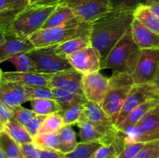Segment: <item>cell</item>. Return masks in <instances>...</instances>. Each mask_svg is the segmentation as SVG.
<instances>
[{"label":"cell","instance_id":"53","mask_svg":"<svg viewBox=\"0 0 159 158\" xmlns=\"http://www.w3.org/2000/svg\"><path fill=\"white\" fill-rule=\"evenodd\" d=\"M60 158H66V157H65V155H64V156H62L61 157H60Z\"/></svg>","mask_w":159,"mask_h":158},{"label":"cell","instance_id":"35","mask_svg":"<svg viewBox=\"0 0 159 158\" xmlns=\"http://www.w3.org/2000/svg\"><path fill=\"white\" fill-rule=\"evenodd\" d=\"M111 10L134 11L141 5L145 4L146 0H107Z\"/></svg>","mask_w":159,"mask_h":158},{"label":"cell","instance_id":"20","mask_svg":"<svg viewBox=\"0 0 159 158\" xmlns=\"http://www.w3.org/2000/svg\"><path fill=\"white\" fill-rule=\"evenodd\" d=\"M134 17L152 32L159 34V18L147 5H141L134 11Z\"/></svg>","mask_w":159,"mask_h":158},{"label":"cell","instance_id":"15","mask_svg":"<svg viewBox=\"0 0 159 158\" xmlns=\"http://www.w3.org/2000/svg\"><path fill=\"white\" fill-rule=\"evenodd\" d=\"M6 41L0 45V64L16 54L28 53L34 49L28 38H20L9 30L4 33Z\"/></svg>","mask_w":159,"mask_h":158},{"label":"cell","instance_id":"21","mask_svg":"<svg viewBox=\"0 0 159 158\" xmlns=\"http://www.w3.org/2000/svg\"><path fill=\"white\" fill-rule=\"evenodd\" d=\"M54 99L59 104L61 111L76 105V104H85L87 102L85 96L75 92L61 89V88H51Z\"/></svg>","mask_w":159,"mask_h":158},{"label":"cell","instance_id":"36","mask_svg":"<svg viewBox=\"0 0 159 158\" xmlns=\"http://www.w3.org/2000/svg\"><path fill=\"white\" fill-rule=\"evenodd\" d=\"M11 108H12L15 119L23 127L26 126L29 122L32 120L33 118L37 115L33 110L28 109L21 105L11 107Z\"/></svg>","mask_w":159,"mask_h":158},{"label":"cell","instance_id":"10","mask_svg":"<svg viewBox=\"0 0 159 158\" xmlns=\"http://www.w3.org/2000/svg\"><path fill=\"white\" fill-rule=\"evenodd\" d=\"M61 2L69 7L76 17L88 23H93L111 10L107 0H62Z\"/></svg>","mask_w":159,"mask_h":158},{"label":"cell","instance_id":"12","mask_svg":"<svg viewBox=\"0 0 159 158\" xmlns=\"http://www.w3.org/2000/svg\"><path fill=\"white\" fill-rule=\"evenodd\" d=\"M65 57L71 67L82 74L97 72L101 70L99 54L92 46L68 54Z\"/></svg>","mask_w":159,"mask_h":158},{"label":"cell","instance_id":"31","mask_svg":"<svg viewBox=\"0 0 159 158\" xmlns=\"http://www.w3.org/2000/svg\"><path fill=\"white\" fill-rule=\"evenodd\" d=\"M6 61H9L12 64L16 71H20V72H34L36 71L34 64L33 63L32 60L26 54V53L16 54L8 59Z\"/></svg>","mask_w":159,"mask_h":158},{"label":"cell","instance_id":"3","mask_svg":"<svg viewBox=\"0 0 159 158\" xmlns=\"http://www.w3.org/2000/svg\"><path fill=\"white\" fill-rule=\"evenodd\" d=\"M141 50L134 40L130 28L110 51L102 69H110L113 72L127 73L131 75L138 64Z\"/></svg>","mask_w":159,"mask_h":158},{"label":"cell","instance_id":"50","mask_svg":"<svg viewBox=\"0 0 159 158\" xmlns=\"http://www.w3.org/2000/svg\"><path fill=\"white\" fill-rule=\"evenodd\" d=\"M2 131H4V124H3L2 122V121L0 120V133Z\"/></svg>","mask_w":159,"mask_h":158},{"label":"cell","instance_id":"46","mask_svg":"<svg viewBox=\"0 0 159 158\" xmlns=\"http://www.w3.org/2000/svg\"><path fill=\"white\" fill-rule=\"evenodd\" d=\"M148 6L150 7V9H152V12H153L159 18V2L153 3V4H151L150 6Z\"/></svg>","mask_w":159,"mask_h":158},{"label":"cell","instance_id":"43","mask_svg":"<svg viewBox=\"0 0 159 158\" xmlns=\"http://www.w3.org/2000/svg\"><path fill=\"white\" fill-rule=\"evenodd\" d=\"M24 158H38V148L33 143L20 145Z\"/></svg>","mask_w":159,"mask_h":158},{"label":"cell","instance_id":"16","mask_svg":"<svg viewBox=\"0 0 159 158\" xmlns=\"http://www.w3.org/2000/svg\"><path fill=\"white\" fill-rule=\"evenodd\" d=\"M51 74H41L38 72H20L9 71L2 72V81H13L23 86H44L48 87Z\"/></svg>","mask_w":159,"mask_h":158},{"label":"cell","instance_id":"2","mask_svg":"<svg viewBox=\"0 0 159 158\" xmlns=\"http://www.w3.org/2000/svg\"><path fill=\"white\" fill-rule=\"evenodd\" d=\"M91 23L75 17L60 26L39 29L28 39L34 48L58 45L81 36L89 35Z\"/></svg>","mask_w":159,"mask_h":158},{"label":"cell","instance_id":"32","mask_svg":"<svg viewBox=\"0 0 159 158\" xmlns=\"http://www.w3.org/2000/svg\"><path fill=\"white\" fill-rule=\"evenodd\" d=\"M65 125L61 116L58 113L48 115L43 120L37 134L49 133H57Z\"/></svg>","mask_w":159,"mask_h":158},{"label":"cell","instance_id":"49","mask_svg":"<svg viewBox=\"0 0 159 158\" xmlns=\"http://www.w3.org/2000/svg\"><path fill=\"white\" fill-rule=\"evenodd\" d=\"M5 41H6V38H5L4 33H0V45L2 44Z\"/></svg>","mask_w":159,"mask_h":158},{"label":"cell","instance_id":"6","mask_svg":"<svg viewBox=\"0 0 159 158\" xmlns=\"http://www.w3.org/2000/svg\"><path fill=\"white\" fill-rule=\"evenodd\" d=\"M123 133L125 144L159 139V103L149 110L138 123Z\"/></svg>","mask_w":159,"mask_h":158},{"label":"cell","instance_id":"8","mask_svg":"<svg viewBox=\"0 0 159 158\" xmlns=\"http://www.w3.org/2000/svg\"><path fill=\"white\" fill-rule=\"evenodd\" d=\"M81 120H86L93 123L103 136L102 146L109 145L114 142L119 135L120 130L113 124L102 107L95 102L87 101L84 104V110Z\"/></svg>","mask_w":159,"mask_h":158},{"label":"cell","instance_id":"4","mask_svg":"<svg viewBox=\"0 0 159 158\" xmlns=\"http://www.w3.org/2000/svg\"><path fill=\"white\" fill-rule=\"evenodd\" d=\"M134 84L130 74L127 73L113 72L109 78L108 88L101 107L114 125L121 107Z\"/></svg>","mask_w":159,"mask_h":158},{"label":"cell","instance_id":"9","mask_svg":"<svg viewBox=\"0 0 159 158\" xmlns=\"http://www.w3.org/2000/svg\"><path fill=\"white\" fill-rule=\"evenodd\" d=\"M151 99H159V89L155 84L152 82L146 84H134L124 105L121 107L115 122L116 127L124 120L132 110Z\"/></svg>","mask_w":159,"mask_h":158},{"label":"cell","instance_id":"24","mask_svg":"<svg viewBox=\"0 0 159 158\" xmlns=\"http://www.w3.org/2000/svg\"><path fill=\"white\" fill-rule=\"evenodd\" d=\"M60 139L59 151L64 155L72 151L78 144L76 135L71 125H64L57 132Z\"/></svg>","mask_w":159,"mask_h":158},{"label":"cell","instance_id":"26","mask_svg":"<svg viewBox=\"0 0 159 158\" xmlns=\"http://www.w3.org/2000/svg\"><path fill=\"white\" fill-rule=\"evenodd\" d=\"M77 125L79 128L80 142H99L102 145L103 136L93 123L86 120H81L77 122Z\"/></svg>","mask_w":159,"mask_h":158},{"label":"cell","instance_id":"45","mask_svg":"<svg viewBox=\"0 0 159 158\" xmlns=\"http://www.w3.org/2000/svg\"><path fill=\"white\" fill-rule=\"evenodd\" d=\"M62 0H29V5L35 6H57Z\"/></svg>","mask_w":159,"mask_h":158},{"label":"cell","instance_id":"41","mask_svg":"<svg viewBox=\"0 0 159 158\" xmlns=\"http://www.w3.org/2000/svg\"><path fill=\"white\" fill-rule=\"evenodd\" d=\"M46 116H42V115H36L33 118L32 120L29 122V124L26 126H25V129L29 133V134L32 136V138H34L38 133L39 129H40Z\"/></svg>","mask_w":159,"mask_h":158},{"label":"cell","instance_id":"33","mask_svg":"<svg viewBox=\"0 0 159 158\" xmlns=\"http://www.w3.org/2000/svg\"><path fill=\"white\" fill-rule=\"evenodd\" d=\"M84 110V104H76L69 108H66L64 111L59 112L58 114L61 115L63 122L65 125H71L77 124L82 116Z\"/></svg>","mask_w":159,"mask_h":158},{"label":"cell","instance_id":"48","mask_svg":"<svg viewBox=\"0 0 159 158\" xmlns=\"http://www.w3.org/2000/svg\"><path fill=\"white\" fill-rule=\"evenodd\" d=\"M156 2H159V0H146L145 4L144 5L150 6L151 4H153V3H156Z\"/></svg>","mask_w":159,"mask_h":158},{"label":"cell","instance_id":"25","mask_svg":"<svg viewBox=\"0 0 159 158\" xmlns=\"http://www.w3.org/2000/svg\"><path fill=\"white\" fill-rule=\"evenodd\" d=\"M4 131L20 145L33 143L32 136L26 131L25 127L18 123L16 119L5 124Z\"/></svg>","mask_w":159,"mask_h":158},{"label":"cell","instance_id":"47","mask_svg":"<svg viewBox=\"0 0 159 158\" xmlns=\"http://www.w3.org/2000/svg\"><path fill=\"white\" fill-rule=\"evenodd\" d=\"M152 83L155 84V85H156L157 88L159 89V62H158V67H157V70H156V72H155V77H154L153 81H152Z\"/></svg>","mask_w":159,"mask_h":158},{"label":"cell","instance_id":"52","mask_svg":"<svg viewBox=\"0 0 159 158\" xmlns=\"http://www.w3.org/2000/svg\"><path fill=\"white\" fill-rule=\"evenodd\" d=\"M2 71L1 68H0V81H1V78H2Z\"/></svg>","mask_w":159,"mask_h":158},{"label":"cell","instance_id":"54","mask_svg":"<svg viewBox=\"0 0 159 158\" xmlns=\"http://www.w3.org/2000/svg\"><path fill=\"white\" fill-rule=\"evenodd\" d=\"M157 158H159V156H158V157H157Z\"/></svg>","mask_w":159,"mask_h":158},{"label":"cell","instance_id":"34","mask_svg":"<svg viewBox=\"0 0 159 158\" xmlns=\"http://www.w3.org/2000/svg\"><path fill=\"white\" fill-rule=\"evenodd\" d=\"M26 101L33 99H54L51 88L44 86H24Z\"/></svg>","mask_w":159,"mask_h":158},{"label":"cell","instance_id":"51","mask_svg":"<svg viewBox=\"0 0 159 158\" xmlns=\"http://www.w3.org/2000/svg\"><path fill=\"white\" fill-rule=\"evenodd\" d=\"M0 158H6V156H5L4 153H2V151L1 150V149H0Z\"/></svg>","mask_w":159,"mask_h":158},{"label":"cell","instance_id":"40","mask_svg":"<svg viewBox=\"0 0 159 158\" xmlns=\"http://www.w3.org/2000/svg\"><path fill=\"white\" fill-rule=\"evenodd\" d=\"M144 143H133L125 144L122 153L117 156V158H134L138 152L140 151Z\"/></svg>","mask_w":159,"mask_h":158},{"label":"cell","instance_id":"39","mask_svg":"<svg viewBox=\"0 0 159 158\" xmlns=\"http://www.w3.org/2000/svg\"><path fill=\"white\" fill-rule=\"evenodd\" d=\"M29 5V0H0V12L23 9Z\"/></svg>","mask_w":159,"mask_h":158},{"label":"cell","instance_id":"38","mask_svg":"<svg viewBox=\"0 0 159 158\" xmlns=\"http://www.w3.org/2000/svg\"><path fill=\"white\" fill-rule=\"evenodd\" d=\"M22 9H23L0 12V33H6L9 30L16 15Z\"/></svg>","mask_w":159,"mask_h":158},{"label":"cell","instance_id":"19","mask_svg":"<svg viewBox=\"0 0 159 158\" xmlns=\"http://www.w3.org/2000/svg\"><path fill=\"white\" fill-rule=\"evenodd\" d=\"M159 103V99H151L143 102L138 107L132 110L124 120L117 126V129L120 131H125L127 129L133 126L135 124L138 123V121L148 112L153 107Z\"/></svg>","mask_w":159,"mask_h":158},{"label":"cell","instance_id":"37","mask_svg":"<svg viewBox=\"0 0 159 158\" xmlns=\"http://www.w3.org/2000/svg\"><path fill=\"white\" fill-rule=\"evenodd\" d=\"M159 156V139L144 143L134 158H157Z\"/></svg>","mask_w":159,"mask_h":158},{"label":"cell","instance_id":"44","mask_svg":"<svg viewBox=\"0 0 159 158\" xmlns=\"http://www.w3.org/2000/svg\"><path fill=\"white\" fill-rule=\"evenodd\" d=\"M62 156H64L63 153L57 150L38 149V158H60Z\"/></svg>","mask_w":159,"mask_h":158},{"label":"cell","instance_id":"17","mask_svg":"<svg viewBox=\"0 0 159 158\" xmlns=\"http://www.w3.org/2000/svg\"><path fill=\"white\" fill-rule=\"evenodd\" d=\"M0 101L10 107L27 102L24 86L13 81H0Z\"/></svg>","mask_w":159,"mask_h":158},{"label":"cell","instance_id":"18","mask_svg":"<svg viewBox=\"0 0 159 158\" xmlns=\"http://www.w3.org/2000/svg\"><path fill=\"white\" fill-rule=\"evenodd\" d=\"M131 33L134 40L141 50H159V34L148 29L136 19L132 23Z\"/></svg>","mask_w":159,"mask_h":158},{"label":"cell","instance_id":"29","mask_svg":"<svg viewBox=\"0 0 159 158\" xmlns=\"http://www.w3.org/2000/svg\"><path fill=\"white\" fill-rule=\"evenodd\" d=\"M33 143L37 148L42 149V150L59 151V149H60V139H59L57 133H49L36 135L33 138Z\"/></svg>","mask_w":159,"mask_h":158},{"label":"cell","instance_id":"23","mask_svg":"<svg viewBox=\"0 0 159 158\" xmlns=\"http://www.w3.org/2000/svg\"><path fill=\"white\" fill-rule=\"evenodd\" d=\"M76 17L70 9L69 7L64 3H59L56 6L55 9L52 12V13L49 15L48 20H46L41 29L46 28L54 27V26H60L66 22L69 21L71 19Z\"/></svg>","mask_w":159,"mask_h":158},{"label":"cell","instance_id":"13","mask_svg":"<svg viewBox=\"0 0 159 158\" xmlns=\"http://www.w3.org/2000/svg\"><path fill=\"white\" fill-rule=\"evenodd\" d=\"M109 78L99 71L84 74L82 87L83 95L87 101L95 102L101 106L108 88Z\"/></svg>","mask_w":159,"mask_h":158},{"label":"cell","instance_id":"11","mask_svg":"<svg viewBox=\"0 0 159 158\" xmlns=\"http://www.w3.org/2000/svg\"><path fill=\"white\" fill-rule=\"evenodd\" d=\"M158 62L159 50H141L136 68L130 75L134 83L146 84L152 82Z\"/></svg>","mask_w":159,"mask_h":158},{"label":"cell","instance_id":"27","mask_svg":"<svg viewBox=\"0 0 159 158\" xmlns=\"http://www.w3.org/2000/svg\"><path fill=\"white\" fill-rule=\"evenodd\" d=\"M0 149L6 158H24L20 144L5 131L0 133Z\"/></svg>","mask_w":159,"mask_h":158},{"label":"cell","instance_id":"7","mask_svg":"<svg viewBox=\"0 0 159 158\" xmlns=\"http://www.w3.org/2000/svg\"><path fill=\"white\" fill-rule=\"evenodd\" d=\"M56 46L57 45L34 48L26 53L34 64L37 72L52 74L59 71L72 69L73 68L66 57L56 54L54 51Z\"/></svg>","mask_w":159,"mask_h":158},{"label":"cell","instance_id":"28","mask_svg":"<svg viewBox=\"0 0 159 158\" xmlns=\"http://www.w3.org/2000/svg\"><path fill=\"white\" fill-rule=\"evenodd\" d=\"M30 102L32 110L37 115L48 116L54 113H58L59 112L61 111L59 104L54 99H33Z\"/></svg>","mask_w":159,"mask_h":158},{"label":"cell","instance_id":"30","mask_svg":"<svg viewBox=\"0 0 159 158\" xmlns=\"http://www.w3.org/2000/svg\"><path fill=\"white\" fill-rule=\"evenodd\" d=\"M99 142H79L70 153L65 154L66 158H93L96 150L101 147Z\"/></svg>","mask_w":159,"mask_h":158},{"label":"cell","instance_id":"1","mask_svg":"<svg viewBox=\"0 0 159 158\" xmlns=\"http://www.w3.org/2000/svg\"><path fill=\"white\" fill-rule=\"evenodd\" d=\"M134 19L132 11L117 9L109 11L91 23L90 41L99 54L101 69L112 48L131 28Z\"/></svg>","mask_w":159,"mask_h":158},{"label":"cell","instance_id":"14","mask_svg":"<svg viewBox=\"0 0 159 158\" xmlns=\"http://www.w3.org/2000/svg\"><path fill=\"white\" fill-rule=\"evenodd\" d=\"M83 75L74 68L59 71L51 74L48 87L51 88H61L83 95L82 87Z\"/></svg>","mask_w":159,"mask_h":158},{"label":"cell","instance_id":"42","mask_svg":"<svg viewBox=\"0 0 159 158\" xmlns=\"http://www.w3.org/2000/svg\"><path fill=\"white\" fill-rule=\"evenodd\" d=\"M0 120L4 125L9 121L15 120L12 108L2 101H0Z\"/></svg>","mask_w":159,"mask_h":158},{"label":"cell","instance_id":"5","mask_svg":"<svg viewBox=\"0 0 159 158\" xmlns=\"http://www.w3.org/2000/svg\"><path fill=\"white\" fill-rule=\"evenodd\" d=\"M57 6L28 5L19 12L9 30L17 37L28 38L41 29Z\"/></svg>","mask_w":159,"mask_h":158},{"label":"cell","instance_id":"22","mask_svg":"<svg viewBox=\"0 0 159 158\" xmlns=\"http://www.w3.org/2000/svg\"><path fill=\"white\" fill-rule=\"evenodd\" d=\"M90 46H92V45L89 35H85L71 39V40L64 42L61 44L57 45L55 46L54 51H55L56 54L65 57L68 54L75 53L80 50Z\"/></svg>","mask_w":159,"mask_h":158}]
</instances>
